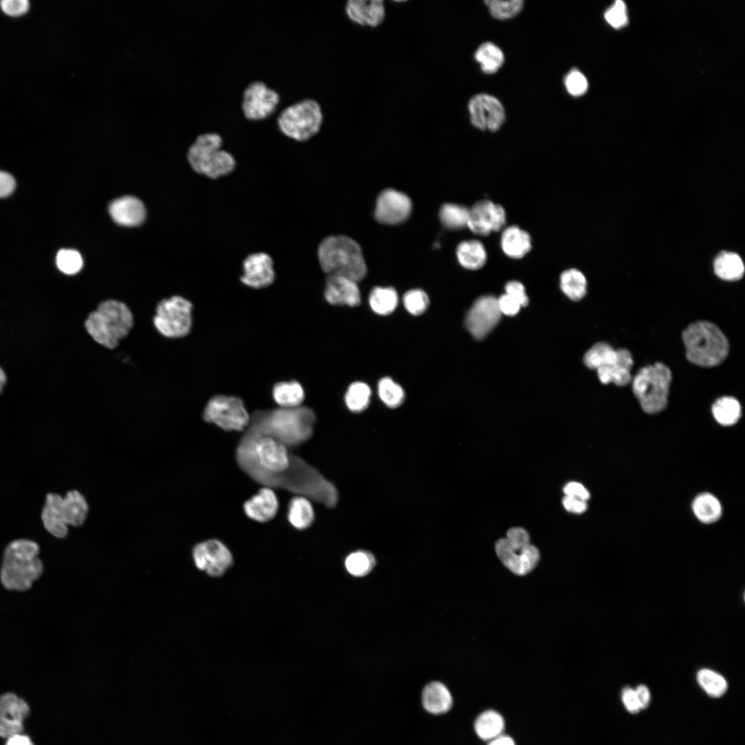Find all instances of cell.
Listing matches in <instances>:
<instances>
[{
  "label": "cell",
  "instance_id": "obj_7",
  "mask_svg": "<svg viewBox=\"0 0 745 745\" xmlns=\"http://www.w3.org/2000/svg\"><path fill=\"white\" fill-rule=\"evenodd\" d=\"M687 359L694 364L713 367L727 357L729 345L721 330L713 323L699 321L690 324L682 333Z\"/></svg>",
  "mask_w": 745,
  "mask_h": 745
},
{
  "label": "cell",
  "instance_id": "obj_9",
  "mask_svg": "<svg viewBox=\"0 0 745 745\" xmlns=\"http://www.w3.org/2000/svg\"><path fill=\"white\" fill-rule=\"evenodd\" d=\"M88 510L87 500L78 490H70L64 497L50 493L46 496L41 517L44 528L52 536L62 539L68 535V526L83 524Z\"/></svg>",
  "mask_w": 745,
  "mask_h": 745
},
{
  "label": "cell",
  "instance_id": "obj_3",
  "mask_svg": "<svg viewBox=\"0 0 745 745\" xmlns=\"http://www.w3.org/2000/svg\"><path fill=\"white\" fill-rule=\"evenodd\" d=\"M39 552V544L28 539H14L6 545L0 566V582L4 588L23 592L32 588L44 570Z\"/></svg>",
  "mask_w": 745,
  "mask_h": 745
},
{
  "label": "cell",
  "instance_id": "obj_42",
  "mask_svg": "<svg viewBox=\"0 0 745 745\" xmlns=\"http://www.w3.org/2000/svg\"><path fill=\"white\" fill-rule=\"evenodd\" d=\"M697 680L704 691L713 697L722 696L728 688L725 678L718 673L708 668L699 670L697 674Z\"/></svg>",
  "mask_w": 745,
  "mask_h": 745
},
{
  "label": "cell",
  "instance_id": "obj_37",
  "mask_svg": "<svg viewBox=\"0 0 745 745\" xmlns=\"http://www.w3.org/2000/svg\"><path fill=\"white\" fill-rule=\"evenodd\" d=\"M560 288L570 299L579 301L586 292L587 282L584 274L575 268L568 269L560 275Z\"/></svg>",
  "mask_w": 745,
  "mask_h": 745
},
{
  "label": "cell",
  "instance_id": "obj_48",
  "mask_svg": "<svg viewBox=\"0 0 745 745\" xmlns=\"http://www.w3.org/2000/svg\"><path fill=\"white\" fill-rule=\"evenodd\" d=\"M564 84L569 94L574 97L584 95L588 89L586 78L580 71L574 68L566 75Z\"/></svg>",
  "mask_w": 745,
  "mask_h": 745
},
{
  "label": "cell",
  "instance_id": "obj_5",
  "mask_svg": "<svg viewBox=\"0 0 745 745\" xmlns=\"http://www.w3.org/2000/svg\"><path fill=\"white\" fill-rule=\"evenodd\" d=\"M133 326V316L123 302L108 299L100 303L88 315L85 328L89 335L100 345L114 348L126 337Z\"/></svg>",
  "mask_w": 745,
  "mask_h": 745
},
{
  "label": "cell",
  "instance_id": "obj_46",
  "mask_svg": "<svg viewBox=\"0 0 745 745\" xmlns=\"http://www.w3.org/2000/svg\"><path fill=\"white\" fill-rule=\"evenodd\" d=\"M58 268L67 275L77 273L83 267V259L79 252L72 249L60 250L56 258Z\"/></svg>",
  "mask_w": 745,
  "mask_h": 745
},
{
  "label": "cell",
  "instance_id": "obj_55",
  "mask_svg": "<svg viewBox=\"0 0 745 745\" xmlns=\"http://www.w3.org/2000/svg\"><path fill=\"white\" fill-rule=\"evenodd\" d=\"M622 699L628 712L637 713L641 710L635 689L630 687L624 688L622 692Z\"/></svg>",
  "mask_w": 745,
  "mask_h": 745
},
{
  "label": "cell",
  "instance_id": "obj_28",
  "mask_svg": "<svg viewBox=\"0 0 745 745\" xmlns=\"http://www.w3.org/2000/svg\"><path fill=\"white\" fill-rule=\"evenodd\" d=\"M272 395L281 408H296L301 406L305 392L301 384L295 380L280 381L272 388Z\"/></svg>",
  "mask_w": 745,
  "mask_h": 745
},
{
  "label": "cell",
  "instance_id": "obj_6",
  "mask_svg": "<svg viewBox=\"0 0 745 745\" xmlns=\"http://www.w3.org/2000/svg\"><path fill=\"white\" fill-rule=\"evenodd\" d=\"M324 119V112L320 102L310 97L295 101L279 110L276 115V125L285 137L302 143L320 133Z\"/></svg>",
  "mask_w": 745,
  "mask_h": 745
},
{
  "label": "cell",
  "instance_id": "obj_35",
  "mask_svg": "<svg viewBox=\"0 0 745 745\" xmlns=\"http://www.w3.org/2000/svg\"><path fill=\"white\" fill-rule=\"evenodd\" d=\"M712 413L715 419L722 426H732L740 419L742 408L739 402L733 397H722L717 399Z\"/></svg>",
  "mask_w": 745,
  "mask_h": 745
},
{
  "label": "cell",
  "instance_id": "obj_20",
  "mask_svg": "<svg viewBox=\"0 0 745 745\" xmlns=\"http://www.w3.org/2000/svg\"><path fill=\"white\" fill-rule=\"evenodd\" d=\"M495 550L504 566L519 575L530 573L539 559V550L535 546L529 544L522 550H515L506 538L497 542Z\"/></svg>",
  "mask_w": 745,
  "mask_h": 745
},
{
  "label": "cell",
  "instance_id": "obj_53",
  "mask_svg": "<svg viewBox=\"0 0 745 745\" xmlns=\"http://www.w3.org/2000/svg\"><path fill=\"white\" fill-rule=\"evenodd\" d=\"M506 294L516 299L522 307L528 304V297L526 294L524 285L519 281H510L505 286Z\"/></svg>",
  "mask_w": 745,
  "mask_h": 745
},
{
  "label": "cell",
  "instance_id": "obj_40",
  "mask_svg": "<svg viewBox=\"0 0 745 745\" xmlns=\"http://www.w3.org/2000/svg\"><path fill=\"white\" fill-rule=\"evenodd\" d=\"M370 397L371 390L369 386L362 381H355L348 386L344 401L350 411L360 413L368 406Z\"/></svg>",
  "mask_w": 745,
  "mask_h": 745
},
{
  "label": "cell",
  "instance_id": "obj_8",
  "mask_svg": "<svg viewBox=\"0 0 745 745\" xmlns=\"http://www.w3.org/2000/svg\"><path fill=\"white\" fill-rule=\"evenodd\" d=\"M223 143L220 133L207 132L199 135L187 153L193 170L211 179L231 174L236 168L237 161L233 155L223 148Z\"/></svg>",
  "mask_w": 745,
  "mask_h": 745
},
{
  "label": "cell",
  "instance_id": "obj_32",
  "mask_svg": "<svg viewBox=\"0 0 745 745\" xmlns=\"http://www.w3.org/2000/svg\"><path fill=\"white\" fill-rule=\"evenodd\" d=\"M716 275L726 281H736L744 273V263L737 253L722 251L717 255L713 263Z\"/></svg>",
  "mask_w": 745,
  "mask_h": 745
},
{
  "label": "cell",
  "instance_id": "obj_47",
  "mask_svg": "<svg viewBox=\"0 0 745 745\" xmlns=\"http://www.w3.org/2000/svg\"><path fill=\"white\" fill-rule=\"evenodd\" d=\"M403 304L406 310L413 315L423 314L428 307L429 298L421 289H413L407 291L403 297Z\"/></svg>",
  "mask_w": 745,
  "mask_h": 745
},
{
  "label": "cell",
  "instance_id": "obj_25",
  "mask_svg": "<svg viewBox=\"0 0 745 745\" xmlns=\"http://www.w3.org/2000/svg\"><path fill=\"white\" fill-rule=\"evenodd\" d=\"M633 364L631 353L626 349H619L614 363L597 369L598 378L604 384L614 383L617 386H624L632 380L630 370Z\"/></svg>",
  "mask_w": 745,
  "mask_h": 745
},
{
  "label": "cell",
  "instance_id": "obj_24",
  "mask_svg": "<svg viewBox=\"0 0 745 745\" xmlns=\"http://www.w3.org/2000/svg\"><path fill=\"white\" fill-rule=\"evenodd\" d=\"M245 514L257 522L265 523L272 520L277 515L279 501L274 490L263 487L243 505Z\"/></svg>",
  "mask_w": 745,
  "mask_h": 745
},
{
  "label": "cell",
  "instance_id": "obj_21",
  "mask_svg": "<svg viewBox=\"0 0 745 745\" xmlns=\"http://www.w3.org/2000/svg\"><path fill=\"white\" fill-rule=\"evenodd\" d=\"M344 12L355 24L372 28L379 26L386 16L382 0H349L344 6Z\"/></svg>",
  "mask_w": 745,
  "mask_h": 745
},
{
  "label": "cell",
  "instance_id": "obj_36",
  "mask_svg": "<svg viewBox=\"0 0 745 745\" xmlns=\"http://www.w3.org/2000/svg\"><path fill=\"white\" fill-rule=\"evenodd\" d=\"M475 59L484 73L493 74L502 66L504 56L501 50L495 44L484 42L476 50Z\"/></svg>",
  "mask_w": 745,
  "mask_h": 745
},
{
  "label": "cell",
  "instance_id": "obj_54",
  "mask_svg": "<svg viewBox=\"0 0 745 745\" xmlns=\"http://www.w3.org/2000/svg\"><path fill=\"white\" fill-rule=\"evenodd\" d=\"M497 304L501 315L507 316L517 315L522 307L516 299L506 293L497 298Z\"/></svg>",
  "mask_w": 745,
  "mask_h": 745
},
{
  "label": "cell",
  "instance_id": "obj_52",
  "mask_svg": "<svg viewBox=\"0 0 745 745\" xmlns=\"http://www.w3.org/2000/svg\"><path fill=\"white\" fill-rule=\"evenodd\" d=\"M29 1L27 0H3L0 1L2 11L11 17H19L28 11Z\"/></svg>",
  "mask_w": 745,
  "mask_h": 745
},
{
  "label": "cell",
  "instance_id": "obj_16",
  "mask_svg": "<svg viewBox=\"0 0 745 745\" xmlns=\"http://www.w3.org/2000/svg\"><path fill=\"white\" fill-rule=\"evenodd\" d=\"M193 557L199 569L213 577L222 575L233 562L230 550L217 539H209L196 545Z\"/></svg>",
  "mask_w": 745,
  "mask_h": 745
},
{
  "label": "cell",
  "instance_id": "obj_23",
  "mask_svg": "<svg viewBox=\"0 0 745 745\" xmlns=\"http://www.w3.org/2000/svg\"><path fill=\"white\" fill-rule=\"evenodd\" d=\"M108 211L115 222L128 227L141 225L146 215L143 203L133 196H123L113 200L109 205Z\"/></svg>",
  "mask_w": 745,
  "mask_h": 745
},
{
  "label": "cell",
  "instance_id": "obj_43",
  "mask_svg": "<svg viewBox=\"0 0 745 745\" xmlns=\"http://www.w3.org/2000/svg\"><path fill=\"white\" fill-rule=\"evenodd\" d=\"M380 399L388 407L395 408L404 401L405 394L402 387L390 377L381 379L377 385Z\"/></svg>",
  "mask_w": 745,
  "mask_h": 745
},
{
  "label": "cell",
  "instance_id": "obj_62",
  "mask_svg": "<svg viewBox=\"0 0 745 745\" xmlns=\"http://www.w3.org/2000/svg\"><path fill=\"white\" fill-rule=\"evenodd\" d=\"M6 380L7 379L6 373L4 372L3 370L0 367V394L1 393L6 385Z\"/></svg>",
  "mask_w": 745,
  "mask_h": 745
},
{
  "label": "cell",
  "instance_id": "obj_12",
  "mask_svg": "<svg viewBox=\"0 0 745 745\" xmlns=\"http://www.w3.org/2000/svg\"><path fill=\"white\" fill-rule=\"evenodd\" d=\"M203 419L225 431H244L250 421L244 401L237 397L218 395L206 404Z\"/></svg>",
  "mask_w": 745,
  "mask_h": 745
},
{
  "label": "cell",
  "instance_id": "obj_57",
  "mask_svg": "<svg viewBox=\"0 0 745 745\" xmlns=\"http://www.w3.org/2000/svg\"><path fill=\"white\" fill-rule=\"evenodd\" d=\"M562 504L566 510L577 514L584 513L588 508L586 501L566 495L563 498Z\"/></svg>",
  "mask_w": 745,
  "mask_h": 745
},
{
  "label": "cell",
  "instance_id": "obj_41",
  "mask_svg": "<svg viewBox=\"0 0 745 745\" xmlns=\"http://www.w3.org/2000/svg\"><path fill=\"white\" fill-rule=\"evenodd\" d=\"M439 217L442 224L447 228L461 229L468 225L469 209L459 204L445 203L439 210Z\"/></svg>",
  "mask_w": 745,
  "mask_h": 745
},
{
  "label": "cell",
  "instance_id": "obj_27",
  "mask_svg": "<svg viewBox=\"0 0 745 745\" xmlns=\"http://www.w3.org/2000/svg\"><path fill=\"white\" fill-rule=\"evenodd\" d=\"M503 252L513 259L524 257L531 248V238L525 230L517 226L506 228L501 236Z\"/></svg>",
  "mask_w": 745,
  "mask_h": 745
},
{
  "label": "cell",
  "instance_id": "obj_33",
  "mask_svg": "<svg viewBox=\"0 0 745 745\" xmlns=\"http://www.w3.org/2000/svg\"><path fill=\"white\" fill-rule=\"evenodd\" d=\"M504 726L505 722L501 715L493 710L482 712L477 716L474 723L475 731L477 736L488 742L501 735Z\"/></svg>",
  "mask_w": 745,
  "mask_h": 745
},
{
  "label": "cell",
  "instance_id": "obj_44",
  "mask_svg": "<svg viewBox=\"0 0 745 745\" xmlns=\"http://www.w3.org/2000/svg\"><path fill=\"white\" fill-rule=\"evenodd\" d=\"M375 565L374 556L366 551L359 550L350 553L345 560L348 572L355 577L368 574Z\"/></svg>",
  "mask_w": 745,
  "mask_h": 745
},
{
  "label": "cell",
  "instance_id": "obj_14",
  "mask_svg": "<svg viewBox=\"0 0 745 745\" xmlns=\"http://www.w3.org/2000/svg\"><path fill=\"white\" fill-rule=\"evenodd\" d=\"M470 121L473 127L481 130L495 132L505 121V110L501 103L495 97L477 94L468 103Z\"/></svg>",
  "mask_w": 745,
  "mask_h": 745
},
{
  "label": "cell",
  "instance_id": "obj_2",
  "mask_svg": "<svg viewBox=\"0 0 745 745\" xmlns=\"http://www.w3.org/2000/svg\"><path fill=\"white\" fill-rule=\"evenodd\" d=\"M315 421V413L309 407H279L256 410L250 415L248 427L271 436L292 448L310 439Z\"/></svg>",
  "mask_w": 745,
  "mask_h": 745
},
{
  "label": "cell",
  "instance_id": "obj_18",
  "mask_svg": "<svg viewBox=\"0 0 745 745\" xmlns=\"http://www.w3.org/2000/svg\"><path fill=\"white\" fill-rule=\"evenodd\" d=\"M242 270L240 281L254 289L268 287L276 278L273 259L265 252L248 255L243 260Z\"/></svg>",
  "mask_w": 745,
  "mask_h": 745
},
{
  "label": "cell",
  "instance_id": "obj_22",
  "mask_svg": "<svg viewBox=\"0 0 745 745\" xmlns=\"http://www.w3.org/2000/svg\"><path fill=\"white\" fill-rule=\"evenodd\" d=\"M324 297L328 303L335 306L354 307L361 303L357 282L339 275H328Z\"/></svg>",
  "mask_w": 745,
  "mask_h": 745
},
{
  "label": "cell",
  "instance_id": "obj_19",
  "mask_svg": "<svg viewBox=\"0 0 745 745\" xmlns=\"http://www.w3.org/2000/svg\"><path fill=\"white\" fill-rule=\"evenodd\" d=\"M504 208L489 200H482L469 209L467 227L478 235H488L502 229L506 223Z\"/></svg>",
  "mask_w": 745,
  "mask_h": 745
},
{
  "label": "cell",
  "instance_id": "obj_31",
  "mask_svg": "<svg viewBox=\"0 0 745 745\" xmlns=\"http://www.w3.org/2000/svg\"><path fill=\"white\" fill-rule=\"evenodd\" d=\"M456 255L460 265L468 270L481 268L487 258L484 245L475 239L461 242L457 248Z\"/></svg>",
  "mask_w": 745,
  "mask_h": 745
},
{
  "label": "cell",
  "instance_id": "obj_29",
  "mask_svg": "<svg viewBox=\"0 0 745 745\" xmlns=\"http://www.w3.org/2000/svg\"><path fill=\"white\" fill-rule=\"evenodd\" d=\"M692 510L696 518L703 524L717 522L722 515V506L719 499L710 493L697 495L692 501Z\"/></svg>",
  "mask_w": 745,
  "mask_h": 745
},
{
  "label": "cell",
  "instance_id": "obj_17",
  "mask_svg": "<svg viewBox=\"0 0 745 745\" xmlns=\"http://www.w3.org/2000/svg\"><path fill=\"white\" fill-rule=\"evenodd\" d=\"M412 210V202L404 192L388 188L379 195L375 210V219L384 224L405 221Z\"/></svg>",
  "mask_w": 745,
  "mask_h": 745
},
{
  "label": "cell",
  "instance_id": "obj_50",
  "mask_svg": "<svg viewBox=\"0 0 745 745\" xmlns=\"http://www.w3.org/2000/svg\"><path fill=\"white\" fill-rule=\"evenodd\" d=\"M506 539L515 550H522L530 544L528 532L520 527H514L509 529Z\"/></svg>",
  "mask_w": 745,
  "mask_h": 745
},
{
  "label": "cell",
  "instance_id": "obj_56",
  "mask_svg": "<svg viewBox=\"0 0 745 745\" xmlns=\"http://www.w3.org/2000/svg\"><path fill=\"white\" fill-rule=\"evenodd\" d=\"M566 496L578 498L586 501L590 498L588 490L580 483L570 481L564 488Z\"/></svg>",
  "mask_w": 745,
  "mask_h": 745
},
{
  "label": "cell",
  "instance_id": "obj_49",
  "mask_svg": "<svg viewBox=\"0 0 745 745\" xmlns=\"http://www.w3.org/2000/svg\"><path fill=\"white\" fill-rule=\"evenodd\" d=\"M604 17L606 21L612 27L615 28L624 27L628 23L625 3L620 0L616 1L614 4L606 10Z\"/></svg>",
  "mask_w": 745,
  "mask_h": 745
},
{
  "label": "cell",
  "instance_id": "obj_1",
  "mask_svg": "<svg viewBox=\"0 0 745 745\" xmlns=\"http://www.w3.org/2000/svg\"><path fill=\"white\" fill-rule=\"evenodd\" d=\"M274 437L248 427L235 451L239 468L253 481L335 506L338 492L320 472Z\"/></svg>",
  "mask_w": 745,
  "mask_h": 745
},
{
  "label": "cell",
  "instance_id": "obj_38",
  "mask_svg": "<svg viewBox=\"0 0 745 745\" xmlns=\"http://www.w3.org/2000/svg\"><path fill=\"white\" fill-rule=\"evenodd\" d=\"M617 357V350L606 343L599 342L586 352L584 361L587 367L597 370L614 363Z\"/></svg>",
  "mask_w": 745,
  "mask_h": 745
},
{
  "label": "cell",
  "instance_id": "obj_51",
  "mask_svg": "<svg viewBox=\"0 0 745 745\" xmlns=\"http://www.w3.org/2000/svg\"><path fill=\"white\" fill-rule=\"evenodd\" d=\"M23 730V722L0 713V737L8 739Z\"/></svg>",
  "mask_w": 745,
  "mask_h": 745
},
{
  "label": "cell",
  "instance_id": "obj_30",
  "mask_svg": "<svg viewBox=\"0 0 745 745\" xmlns=\"http://www.w3.org/2000/svg\"><path fill=\"white\" fill-rule=\"evenodd\" d=\"M288 520L298 530H305L313 524L315 512L308 498L297 495L290 499L288 508Z\"/></svg>",
  "mask_w": 745,
  "mask_h": 745
},
{
  "label": "cell",
  "instance_id": "obj_34",
  "mask_svg": "<svg viewBox=\"0 0 745 745\" xmlns=\"http://www.w3.org/2000/svg\"><path fill=\"white\" fill-rule=\"evenodd\" d=\"M369 305L379 315L392 313L398 305V295L393 287H375L370 292Z\"/></svg>",
  "mask_w": 745,
  "mask_h": 745
},
{
  "label": "cell",
  "instance_id": "obj_61",
  "mask_svg": "<svg viewBox=\"0 0 745 745\" xmlns=\"http://www.w3.org/2000/svg\"><path fill=\"white\" fill-rule=\"evenodd\" d=\"M488 745H515L512 737L503 733L488 742Z\"/></svg>",
  "mask_w": 745,
  "mask_h": 745
},
{
  "label": "cell",
  "instance_id": "obj_58",
  "mask_svg": "<svg viewBox=\"0 0 745 745\" xmlns=\"http://www.w3.org/2000/svg\"><path fill=\"white\" fill-rule=\"evenodd\" d=\"M16 187L14 177L9 173L0 171V198L10 195Z\"/></svg>",
  "mask_w": 745,
  "mask_h": 745
},
{
  "label": "cell",
  "instance_id": "obj_11",
  "mask_svg": "<svg viewBox=\"0 0 745 745\" xmlns=\"http://www.w3.org/2000/svg\"><path fill=\"white\" fill-rule=\"evenodd\" d=\"M192 308L189 300L180 296L161 300L157 306L153 319L155 328L169 338L186 336L192 326Z\"/></svg>",
  "mask_w": 745,
  "mask_h": 745
},
{
  "label": "cell",
  "instance_id": "obj_13",
  "mask_svg": "<svg viewBox=\"0 0 745 745\" xmlns=\"http://www.w3.org/2000/svg\"><path fill=\"white\" fill-rule=\"evenodd\" d=\"M281 97L277 91L265 82L255 80L248 83L241 93V110L250 121H261L279 110Z\"/></svg>",
  "mask_w": 745,
  "mask_h": 745
},
{
  "label": "cell",
  "instance_id": "obj_60",
  "mask_svg": "<svg viewBox=\"0 0 745 745\" xmlns=\"http://www.w3.org/2000/svg\"><path fill=\"white\" fill-rule=\"evenodd\" d=\"M5 745H34L31 738L23 733L6 739Z\"/></svg>",
  "mask_w": 745,
  "mask_h": 745
},
{
  "label": "cell",
  "instance_id": "obj_45",
  "mask_svg": "<svg viewBox=\"0 0 745 745\" xmlns=\"http://www.w3.org/2000/svg\"><path fill=\"white\" fill-rule=\"evenodd\" d=\"M485 3L490 14L498 19H507L516 16L522 9L524 1L522 0H489Z\"/></svg>",
  "mask_w": 745,
  "mask_h": 745
},
{
  "label": "cell",
  "instance_id": "obj_4",
  "mask_svg": "<svg viewBox=\"0 0 745 745\" xmlns=\"http://www.w3.org/2000/svg\"><path fill=\"white\" fill-rule=\"evenodd\" d=\"M321 270L328 275H339L357 283L367 274V267L360 246L352 238L333 235L326 237L317 250Z\"/></svg>",
  "mask_w": 745,
  "mask_h": 745
},
{
  "label": "cell",
  "instance_id": "obj_39",
  "mask_svg": "<svg viewBox=\"0 0 745 745\" xmlns=\"http://www.w3.org/2000/svg\"><path fill=\"white\" fill-rule=\"evenodd\" d=\"M26 701L16 693L7 692L0 695V713L23 722L30 713Z\"/></svg>",
  "mask_w": 745,
  "mask_h": 745
},
{
  "label": "cell",
  "instance_id": "obj_15",
  "mask_svg": "<svg viewBox=\"0 0 745 745\" xmlns=\"http://www.w3.org/2000/svg\"><path fill=\"white\" fill-rule=\"evenodd\" d=\"M501 316L497 298L485 295L474 302L466 315L465 324L475 338L481 339L497 325Z\"/></svg>",
  "mask_w": 745,
  "mask_h": 745
},
{
  "label": "cell",
  "instance_id": "obj_10",
  "mask_svg": "<svg viewBox=\"0 0 745 745\" xmlns=\"http://www.w3.org/2000/svg\"><path fill=\"white\" fill-rule=\"evenodd\" d=\"M671 379L670 369L661 362L638 371L632 381V388L645 413L657 414L666 408Z\"/></svg>",
  "mask_w": 745,
  "mask_h": 745
},
{
  "label": "cell",
  "instance_id": "obj_59",
  "mask_svg": "<svg viewBox=\"0 0 745 745\" xmlns=\"http://www.w3.org/2000/svg\"><path fill=\"white\" fill-rule=\"evenodd\" d=\"M641 709H644L650 704V693L645 685L640 684L635 689Z\"/></svg>",
  "mask_w": 745,
  "mask_h": 745
},
{
  "label": "cell",
  "instance_id": "obj_26",
  "mask_svg": "<svg viewBox=\"0 0 745 745\" xmlns=\"http://www.w3.org/2000/svg\"><path fill=\"white\" fill-rule=\"evenodd\" d=\"M421 702L427 712L441 715L450 710L453 701L450 692L444 684L433 682L423 689Z\"/></svg>",
  "mask_w": 745,
  "mask_h": 745
}]
</instances>
